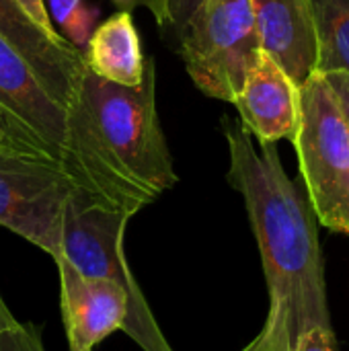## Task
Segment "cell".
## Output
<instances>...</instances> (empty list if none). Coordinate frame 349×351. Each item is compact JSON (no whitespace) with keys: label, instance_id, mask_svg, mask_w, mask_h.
I'll return each instance as SVG.
<instances>
[{"label":"cell","instance_id":"cell-1","mask_svg":"<svg viewBox=\"0 0 349 351\" xmlns=\"http://www.w3.org/2000/svg\"><path fill=\"white\" fill-rule=\"evenodd\" d=\"M66 111L62 167L76 189L134 216L179 181L158 121L152 58L138 86L109 82L84 62Z\"/></svg>","mask_w":349,"mask_h":351},{"label":"cell","instance_id":"cell-2","mask_svg":"<svg viewBox=\"0 0 349 351\" xmlns=\"http://www.w3.org/2000/svg\"><path fill=\"white\" fill-rule=\"evenodd\" d=\"M228 181L243 195L269 290L267 317L280 319L292 348L311 327L331 329L323 253L311 204L286 175L274 142L253 144L241 121L224 119Z\"/></svg>","mask_w":349,"mask_h":351},{"label":"cell","instance_id":"cell-3","mask_svg":"<svg viewBox=\"0 0 349 351\" xmlns=\"http://www.w3.org/2000/svg\"><path fill=\"white\" fill-rule=\"evenodd\" d=\"M130 214L74 189L68 197L62 228V257L82 276L117 284L128 294V317L121 331L144 351H173L134 278L123 253Z\"/></svg>","mask_w":349,"mask_h":351},{"label":"cell","instance_id":"cell-4","mask_svg":"<svg viewBox=\"0 0 349 351\" xmlns=\"http://www.w3.org/2000/svg\"><path fill=\"white\" fill-rule=\"evenodd\" d=\"M294 146L309 204L319 222L349 237V128L335 90L323 74L302 86Z\"/></svg>","mask_w":349,"mask_h":351},{"label":"cell","instance_id":"cell-5","mask_svg":"<svg viewBox=\"0 0 349 351\" xmlns=\"http://www.w3.org/2000/svg\"><path fill=\"white\" fill-rule=\"evenodd\" d=\"M181 33V56L193 84L212 99L234 103L261 51L253 2L200 0Z\"/></svg>","mask_w":349,"mask_h":351},{"label":"cell","instance_id":"cell-6","mask_svg":"<svg viewBox=\"0 0 349 351\" xmlns=\"http://www.w3.org/2000/svg\"><path fill=\"white\" fill-rule=\"evenodd\" d=\"M74 183L53 162L0 146V226L62 257V228Z\"/></svg>","mask_w":349,"mask_h":351},{"label":"cell","instance_id":"cell-7","mask_svg":"<svg viewBox=\"0 0 349 351\" xmlns=\"http://www.w3.org/2000/svg\"><path fill=\"white\" fill-rule=\"evenodd\" d=\"M2 148L58 165L64 171L68 111L35 76L25 58L0 35Z\"/></svg>","mask_w":349,"mask_h":351},{"label":"cell","instance_id":"cell-8","mask_svg":"<svg viewBox=\"0 0 349 351\" xmlns=\"http://www.w3.org/2000/svg\"><path fill=\"white\" fill-rule=\"evenodd\" d=\"M60 271L62 315L70 351H93L128 317V294L109 280L82 276L64 257L56 259Z\"/></svg>","mask_w":349,"mask_h":351},{"label":"cell","instance_id":"cell-9","mask_svg":"<svg viewBox=\"0 0 349 351\" xmlns=\"http://www.w3.org/2000/svg\"><path fill=\"white\" fill-rule=\"evenodd\" d=\"M232 105L241 115V125L259 142L294 140L300 121L298 86L263 49L251 64Z\"/></svg>","mask_w":349,"mask_h":351},{"label":"cell","instance_id":"cell-10","mask_svg":"<svg viewBox=\"0 0 349 351\" xmlns=\"http://www.w3.org/2000/svg\"><path fill=\"white\" fill-rule=\"evenodd\" d=\"M0 35L25 58L49 95L66 107L78 88L84 53L68 39H49L14 0H0Z\"/></svg>","mask_w":349,"mask_h":351},{"label":"cell","instance_id":"cell-11","mask_svg":"<svg viewBox=\"0 0 349 351\" xmlns=\"http://www.w3.org/2000/svg\"><path fill=\"white\" fill-rule=\"evenodd\" d=\"M261 49L302 86L317 74V31L311 0H251Z\"/></svg>","mask_w":349,"mask_h":351},{"label":"cell","instance_id":"cell-12","mask_svg":"<svg viewBox=\"0 0 349 351\" xmlns=\"http://www.w3.org/2000/svg\"><path fill=\"white\" fill-rule=\"evenodd\" d=\"M84 62L97 76L109 82L138 86L144 80L146 60L132 12L117 10L93 31Z\"/></svg>","mask_w":349,"mask_h":351},{"label":"cell","instance_id":"cell-13","mask_svg":"<svg viewBox=\"0 0 349 351\" xmlns=\"http://www.w3.org/2000/svg\"><path fill=\"white\" fill-rule=\"evenodd\" d=\"M317 31V72L349 74V0H311Z\"/></svg>","mask_w":349,"mask_h":351},{"label":"cell","instance_id":"cell-14","mask_svg":"<svg viewBox=\"0 0 349 351\" xmlns=\"http://www.w3.org/2000/svg\"><path fill=\"white\" fill-rule=\"evenodd\" d=\"M99 19V8L88 4V2H80V6L66 19V23L62 25V31L66 33V39L84 53V47L93 35V31L97 29L95 23Z\"/></svg>","mask_w":349,"mask_h":351},{"label":"cell","instance_id":"cell-15","mask_svg":"<svg viewBox=\"0 0 349 351\" xmlns=\"http://www.w3.org/2000/svg\"><path fill=\"white\" fill-rule=\"evenodd\" d=\"M243 351H292L286 325L276 317H267L261 333Z\"/></svg>","mask_w":349,"mask_h":351},{"label":"cell","instance_id":"cell-16","mask_svg":"<svg viewBox=\"0 0 349 351\" xmlns=\"http://www.w3.org/2000/svg\"><path fill=\"white\" fill-rule=\"evenodd\" d=\"M0 351H45L33 325H14L0 333Z\"/></svg>","mask_w":349,"mask_h":351},{"label":"cell","instance_id":"cell-17","mask_svg":"<svg viewBox=\"0 0 349 351\" xmlns=\"http://www.w3.org/2000/svg\"><path fill=\"white\" fill-rule=\"evenodd\" d=\"M292 351H335V335L333 329L311 327L302 331L294 343Z\"/></svg>","mask_w":349,"mask_h":351},{"label":"cell","instance_id":"cell-18","mask_svg":"<svg viewBox=\"0 0 349 351\" xmlns=\"http://www.w3.org/2000/svg\"><path fill=\"white\" fill-rule=\"evenodd\" d=\"M25 12H27V16L49 37V39H53V41H66V37H62L60 33H56V27H53V23H51V16H49V12H47V6H45V2L43 0H14Z\"/></svg>","mask_w":349,"mask_h":351},{"label":"cell","instance_id":"cell-19","mask_svg":"<svg viewBox=\"0 0 349 351\" xmlns=\"http://www.w3.org/2000/svg\"><path fill=\"white\" fill-rule=\"evenodd\" d=\"M113 4L119 10L132 12L134 8H146L152 12L154 21L163 27L169 25V0H113Z\"/></svg>","mask_w":349,"mask_h":351},{"label":"cell","instance_id":"cell-20","mask_svg":"<svg viewBox=\"0 0 349 351\" xmlns=\"http://www.w3.org/2000/svg\"><path fill=\"white\" fill-rule=\"evenodd\" d=\"M323 76L327 78V82L335 90V97L339 101V107L344 111V117H346L349 128V74H346V72H331V74H323Z\"/></svg>","mask_w":349,"mask_h":351},{"label":"cell","instance_id":"cell-21","mask_svg":"<svg viewBox=\"0 0 349 351\" xmlns=\"http://www.w3.org/2000/svg\"><path fill=\"white\" fill-rule=\"evenodd\" d=\"M197 4L200 0H169V25L183 27Z\"/></svg>","mask_w":349,"mask_h":351},{"label":"cell","instance_id":"cell-22","mask_svg":"<svg viewBox=\"0 0 349 351\" xmlns=\"http://www.w3.org/2000/svg\"><path fill=\"white\" fill-rule=\"evenodd\" d=\"M80 2L82 0H47V4H49V16L62 27L64 23H66V19L80 6Z\"/></svg>","mask_w":349,"mask_h":351},{"label":"cell","instance_id":"cell-23","mask_svg":"<svg viewBox=\"0 0 349 351\" xmlns=\"http://www.w3.org/2000/svg\"><path fill=\"white\" fill-rule=\"evenodd\" d=\"M14 325H19V321L12 317V313L8 311V306L4 304L2 294H0V333L6 331V329H12Z\"/></svg>","mask_w":349,"mask_h":351},{"label":"cell","instance_id":"cell-24","mask_svg":"<svg viewBox=\"0 0 349 351\" xmlns=\"http://www.w3.org/2000/svg\"><path fill=\"white\" fill-rule=\"evenodd\" d=\"M2 140H4V130H2V121H0V144H2Z\"/></svg>","mask_w":349,"mask_h":351}]
</instances>
